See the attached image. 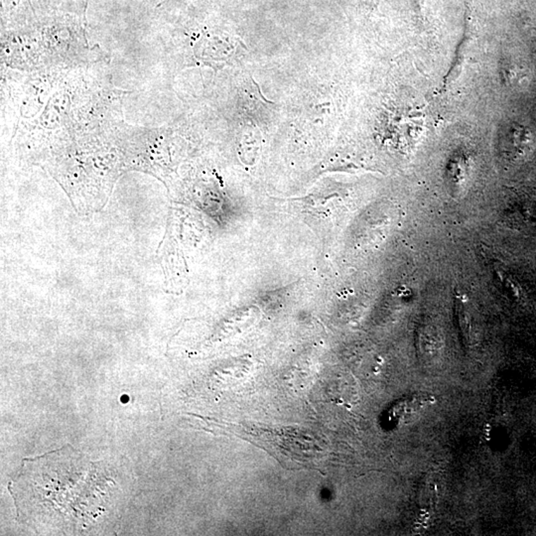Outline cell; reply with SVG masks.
I'll return each instance as SVG.
<instances>
[{
  "label": "cell",
  "mask_w": 536,
  "mask_h": 536,
  "mask_svg": "<svg viewBox=\"0 0 536 536\" xmlns=\"http://www.w3.org/2000/svg\"><path fill=\"white\" fill-rule=\"evenodd\" d=\"M8 489L21 523L37 531L77 533L100 521L115 483L100 463L65 446L24 459L21 473Z\"/></svg>",
  "instance_id": "6da1fadb"
},
{
  "label": "cell",
  "mask_w": 536,
  "mask_h": 536,
  "mask_svg": "<svg viewBox=\"0 0 536 536\" xmlns=\"http://www.w3.org/2000/svg\"><path fill=\"white\" fill-rule=\"evenodd\" d=\"M497 275L502 285L506 288V290L509 291L511 294H514V296H518V294H521L518 286L516 285V282L511 280V277H509L508 274L504 273L501 269H497Z\"/></svg>",
  "instance_id": "3957f363"
},
{
  "label": "cell",
  "mask_w": 536,
  "mask_h": 536,
  "mask_svg": "<svg viewBox=\"0 0 536 536\" xmlns=\"http://www.w3.org/2000/svg\"><path fill=\"white\" fill-rule=\"evenodd\" d=\"M428 403H429V398L427 396H417V398H412L410 400H405L400 405L394 406L391 410V415L396 418L398 422L408 421Z\"/></svg>",
  "instance_id": "7a4b0ae2"
}]
</instances>
